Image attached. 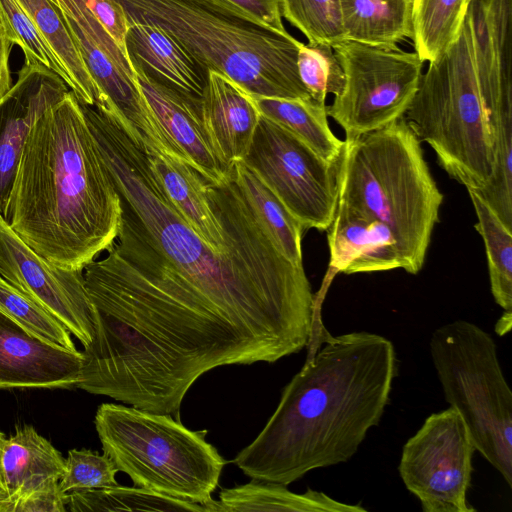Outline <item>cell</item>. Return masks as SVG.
I'll return each instance as SVG.
<instances>
[{"instance_id":"cell-1","label":"cell","mask_w":512,"mask_h":512,"mask_svg":"<svg viewBox=\"0 0 512 512\" xmlns=\"http://www.w3.org/2000/svg\"><path fill=\"white\" fill-rule=\"evenodd\" d=\"M83 111L120 197L113 251L158 283L219 310L276 361L307 347L319 299L303 265L280 251L233 173L213 183L226 241L218 251L174 209L115 115L87 105Z\"/></svg>"},{"instance_id":"cell-2","label":"cell","mask_w":512,"mask_h":512,"mask_svg":"<svg viewBox=\"0 0 512 512\" xmlns=\"http://www.w3.org/2000/svg\"><path fill=\"white\" fill-rule=\"evenodd\" d=\"M309 353L258 436L232 462L251 479L289 485L349 461L390 401L393 343L366 331L334 336L317 315Z\"/></svg>"},{"instance_id":"cell-3","label":"cell","mask_w":512,"mask_h":512,"mask_svg":"<svg viewBox=\"0 0 512 512\" xmlns=\"http://www.w3.org/2000/svg\"><path fill=\"white\" fill-rule=\"evenodd\" d=\"M3 218L61 268L84 270L114 244L120 197L73 91L32 127Z\"/></svg>"},{"instance_id":"cell-4","label":"cell","mask_w":512,"mask_h":512,"mask_svg":"<svg viewBox=\"0 0 512 512\" xmlns=\"http://www.w3.org/2000/svg\"><path fill=\"white\" fill-rule=\"evenodd\" d=\"M130 24H152L209 70L252 96L311 98L297 71L302 42L251 19L224 0H113Z\"/></svg>"},{"instance_id":"cell-5","label":"cell","mask_w":512,"mask_h":512,"mask_svg":"<svg viewBox=\"0 0 512 512\" xmlns=\"http://www.w3.org/2000/svg\"><path fill=\"white\" fill-rule=\"evenodd\" d=\"M344 141L337 207L388 226L400 247L404 270L417 274L444 198L421 142L404 117Z\"/></svg>"},{"instance_id":"cell-6","label":"cell","mask_w":512,"mask_h":512,"mask_svg":"<svg viewBox=\"0 0 512 512\" xmlns=\"http://www.w3.org/2000/svg\"><path fill=\"white\" fill-rule=\"evenodd\" d=\"M404 118L450 178L467 190L486 187L494 153L467 14L456 40L422 73Z\"/></svg>"},{"instance_id":"cell-7","label":"cell","mask_w":512,"mask_h":512,"mask_svg":"<svg viewBox=\"0 0 512 512\" xmlns=\"http://www.w3.org/2000/svg\"><path fill=\"white\" fill-rule=\"evenodd\" d=\"M95 428L103 453L134 486L204 507L212 499L227 461L180 419L136 407L103 403Z\"/></svg>"},{"instance_id":"cell-8","label":"cell","mask_w":512,"mask_h":512,"mask_svg":"<svg viewBox=\"0 0 512 512\" xmlns=\"http://www.w3.org/2000/svg\"><path fill=\"white\" fill-rule=\"evenodd\" d=\"M429 349L446 402L464 420L476 451L511 488L512 392L493 337L455 320L432 332Z\"/></svg>"},{"instance_id":"cell-9","label":"cell","mask_w":512,"mask_h":512,"mask_svg":"<svg viewBox=\"0 0 512 512\" xmlns=\"http://www.w3.org/2000/svg\"><path fill=\"white\" fill-rule=\"evenodd\" d=\"M344 73V85L327 114L346 139L404 117L418 89L423 61L398 47L384 48L343 40L332 46Z\"/></svg>"},{"instance_id":"cell-10","label":"cell","mask_w":512,"mask_h":512,"mask_svg":"<svg viewBox=\"0 0 512 512\" xmlns=\"http://www.w3.org/2000/svg\"><path fill=\"white\" fill-rule=\"evenodd\" d=\"M244 162L304 230H328L338 203L339 161H326L292 132L261 116Z\"/></svg>"},{"instance_id":"cell-11","label":"cell","mask_w":512,"mask_h":512,"mask_svg":"<svg viewBox=\"0 0 512 512\" xmlns=\"http://www.w3.org/2000/svg\"><path fill=\"white\" fill-rule=\"evenodd\" d=\"M475 451L464 420L449 406L429 415L406 441L399 475L424 512H475L467 501Z\"/></svg>"},{"instance_id":"cell-12","label":"cell","mask_w":512,"mask_h":512,"mask_svg":"<svg viewBox=\"0 0 512 512\" xmlns=\"http://www.w3.org/2000/svg\"><path fill=\"white\" fill-rule=\"evenodd\" d=\"M59 2L85 66L102 94L101 107L109 109L116 116L143 152H157L183 159L150 112L126 52L118 46L84 0Z\"/></svg>"},{"instance_id":"cell-13","label":"cell","mask_w":512,"mask_h":512,"mask_svg":"<svg viewBox=\"0 0 512 512\" xmlns=\"http://www.w3.org/2000/svg\"><path fill=\"white\" fill-rule=\"evenodd\" d=\"M0 276L58 320L83 347L93 339L84 270L58 267L30 248L0 215Z\"/></svg>"},{"instance_id":"cell-14","label":"cell","mask_w":512,"mask_h":512,"mask_svg":"<svg viewBox=\"0 0 512 512\" xmlns=\"http://www.w3.org/2000/svg\"><path fill=\"white\" fill-rule=\"evenodd\" d=\"M64 464L62 454L32 426L17 428L3 449L0 512H65L68 493L59 487Z\"/></svg>"},{"instance_id":"cell-15","label":"cell","mask_w":512,"mask_h":512,"mask_svg":"<svg viewBox=\"0 0 512 512\" xmlns=\"http://www.w3.org/2000/svg\"><path fill=\"white\" fill-rule=\"evenodd\" d=\"M64 80L38 61L25 62L18 79L0 98V215L9 194L27 137L42 114L69 91Z\"/></svg>"},{"instance_id":"cell-16","label":"cell","mask_w":512,"mask_h":512,"mask_svg":"<svg viewBox=\"0 0 512 512\" xmlns=\"http://www.w3.org/2000/svg\"><path fill=\"white\" fill-rule=\"evenodd\" d=\"M83 354L48 342L0 312V389L77 388Z\"/></svg>"},{"instance_id":"cell-17","label":"cell","mask_w":512,"mask_h":512,"mask_svg":"<svg viewBox=\"0 0 512 512\" xmlns=\"http://www.w3.org/2000/svg\"><path fill=\"white\" fill-rule=\"evenodd\" d=\"M133 69L150 112L173 148L209 181H226L232 170L225 169L212 149L201 118V104Z\"/></svg>"},{"instance_id":"cell-18","label":"cell","mask_w":512,"mask_h":512,"mask_svg":"<svg viewBox=\"0 0 512 512\" xmlns=\"http://www.w3.org/2000/svg\"><path fill=\"white\" fill-rule=\"evenodd\" d=\"M260 117L252 95L224 74L209 70L201 118L212 149L226 170L247 157Z\"/></svg>"},{"instance_id":"cell-19","label":"cell","mask_w":512,"mask_h":512,"mask_svg":"<svg viewBox=\"0 0 512 512\" xmlns=\"http://www.w3.org/2000/svg\"><path fill=\"white\" fill-rule=\"evenodd\" d=\"M467 16L485 109L512 103V0H472Z\"/></svg>"},{"instance_id":"cell-20","label":"cell","mask_w":512,"mask_h":512,"mask_svg":"<svg viewBox=\"0 0 512 512\" xmlns=\"http://www.w3.org/2000/svg\"><path fill=\"white\" fill-rule=\"evenodd\" d=\"M125 51L133 68L201 104L209 69L163 29L152 24H130Z\"/></svg>"},{"instance_id":"cell-21","label":"cell","mask_w":512,"mask_h":512,"mask_svg":"<svg viewBox=\"0 0 512 512\" xmlns=\"http://www.w3.org/2000/svg\"><path fill=\"white\" fill-rule=\"evenodd\" d=\"M328 274H356L404 269L395 235L384 223L337 207L328 228Z\"/></svg>"},{"instance_id":"cell-22","label":"cell","mask_w":512,"mask_h":512,"mask_svg":"<svg viewBox=\"0 0 512 512\" xmlns=\"http://www.w3.org/2000/svg\"><path fill=\"white\" fill-rule=\"evenodd\" d=\"M145 155L153 176L174 209L209 245L224 251L225 234L216 209L213 182L183 159L157 152Z\"/></svg>"},{"instance_id":"cell-23","label":"cell","mask_w":512,"mask_h":512,"mask_svg":"<svg viewBox=\"0 0 512 512\" xmlns=\"http://www.w3.org/2000/svg\"><path fill=\"white\" fill-rule=\"evenodd\" d=\"M205 512H366L361 505L337 501L324 492L308 488L305 493L290 491L286 485L252 479L232 488H222L219 500L204 505Z\"/></svg>"},{"instance_id":"cell-24","label":"cell","mask_w":512,"mask_h":512,"mask_svg":"<svg viewBox=\"0 0 512 512\" xmlns=\"http://www.w3.org/2000/svg\"><path fill=\"white\" fill-rule=\"evenodd\" d=\"M50 46L78 100L102 106V94L91 77L73 40L59 0H16Z\"/></svg>"},{"instance_id":"cell-25","label":"cell","mask_w":512,"mask_h":512,"mask_svg":"<svg viewBox=\"0 0 512 512\" xmlns=\"http://www.w3.org/2000/svg\"><path fill=\"white\" fill-rule=\"evenodd\" d=\"M344 40L393 48L412 38V0H339Z\"/></svg>"},{"instance_id":"cell-26","label":"cell","mask_w":512,"mask_h":512,"mask_svg":"<svg viewBox=\"0 0 512 512\" xmlns=\"http://www.w3.org/2000/svg\"><path fill=\"white\" fill-rule=\"evenodd\" d=\"M252 98L261 116L292 132L326 161H339L345 141L332 132L326 104L312 98Z\"/></svg>"},{"instance_id":"cell-27","label":"cell","mask_w":512,"mask_h":512,"mask_svg":"<svg viewBox=\"0 0 512 512\" xmlns=\"http://www.w3.org/2000/svg\"><path fill=\"white\" fill-rule=\"evenodd\" d=\"M232 171L235 181L280 251L291 262L303 265L301 241L305 230L302 225L244 161L235 163Z\"/></svg>"},{"instance_id":"cell-28","label":"cell","mask_w":512,"mask_h":512,"mask_svg":"<svg viewBox=\"0 0 512 512\" xmlns=\"http://www.w3.org/2000/svg\"><path fill=\"white\" fill-rule=\"evenodd\" d=\"M471 0H412V41L423 62L439 58L456 40Z\"/></svg>"},{"instance_id":"cell-29","label":"cell","mask_w":512,"mask_h":512,"mask_svg":"<svg viewBox=\"0 0 512 512\" xmlns=\"http://www.w3.org/2000/svg\"><path fill=\"white\" fill-rule=\"evenodd\" d=\"M468 193L477 216L475 228L485 246L491 293L504 311H512V230L476 191Z\"/></svg>"},{"instance_id":"cell-30","label":"cell","mask_w":512,"mask_h":512,"mask_svg":"<svg viewBox=\"0 0 512 512\" xmlns=\"http://www.w3.org/2000/svg\"><path fill=\"white\" fill-rule=\"evenodd\" d=\"M67 510L205 512V508L198 503L176 499L142 487L118 484L68 493Z\"/></svg>"},{"instance_id":"cell-31","label":"cell","mask_w":512,"mask_h":512,"mask_svg":"<svg viewBox=\"0 0 512 512\" xmlns=\"http://www.w3.org/2000/svg\"><path fill=\"white\" fill-rule=\"evenodd\" d=\"M280 11L308 43L331 46L344 40L339 0H279Z\"/></svg>"},{"instance_id":"cell-32","label":"cell","mask_w":512,"mask_h":512,"mask_svg":"<svg viewBox=\"0 0 512 512\" xmlns=\"http://www.w3.org/2000/svg\"><path fill=\"white\" fill-rule=\"evenodd\" d=\"M0 312L42 339L77 351L71 333L58 320L1 276Z\"/></svg>"},{"instance_id":"cell-33","label":"cell","mask_w":512,"mask_h":512,"mask_svg":"<svg viewBox=\"0 0 512 512\" xmlns=\"http://www.w3.org/2000/svg\"><path fill=\"white\" fill-rule=\"evenodd\" d=\"M299 78L309 96L325 104L328 94H339L344 73L333 47L325 43H302L297 54Z\"/></svg>"},{"instance_id":"cell-34","label":"cell","mask_w":512,"mask_h":512,"mask_svg":"<svg viewBox=\"0 0 512 512\" xmlns=\"http://www.w3.org/2000/svg\"><path fill=\"white\" fill-rule=\"evenodd\" d=\"M115 463L106 454L71 449L65 458L59 487L65 493L117 485Z\"/></svg>"},{"instance_id":"cell-35","label":"cell","mask_w":512,"mask_h":512,"mask_svg":"<svg viewBox=\"0 0 512 512\" xmlns=\"http://www.w3.org/2000/svg\"><path fill=\"white\" fill-rule=\"evenodd\" d=\"M0 9L25 62L38 61L59 75L67 85V77L50 46L16 0H0Z\"/></svg>"},{"instance_id":"cell-36","label":"cell","mask_w":512,"mask_h":512,"mask_svg":"<svg viewBox=\"0 0 512 512\" xmlns=\"http://www.w3.org/2000/svg\"><path fill=\"white\" fill-rule=\"evenodd\" d=\"M84 2L118 46L125 51V36L130 23L122 7L113 0H84Z\"/></svg>"},{"instance_id":"cell-37","label":"cell","mask_w":512,"mask_h":512,"mask_svg":"<svg viewBox=\"0 0 512 512\" xmlns=\"http://www.w3.org/2000/svg\"><path fill=\"white\" fill-rule=\"evenodd\" d=\"M258 23L279 32H287L279 0H224Z\"/></svg>"},{"instance_id":"cell-38","label":"cell","mask_w":512,"mask_h":512,"mask_svg":"<svg viewBox=\"0 0 512 512\" xmlns=\"http://www.w3.org/2000/svg\"><path fill=\"white\" fill-rule=\"evenodd\" d=\"M14 44H16L15 38L0 9V98H2L13 85L9 58Z\"/></svg>"},{"instance_id":"cell-39","label":"cell","mask_w":512,"mask_h":512,"mask_svg":"<svg viewBox=\"0 0 512 512\" xmlns=\"http://www.w3.org/2000/svg\"><path fill=\"white\" fill-rule=\"evenodd\" d=\"M512 311H504L503 315L495 325V331L500 335H504L510 331L512 324Z\"/></svg>"},{"instance_id":"cell-40","label":"cell","mask_w":512,"mask_h":512,"mask_svg":"<svg viewBox=\"0 0 512 512\" xmlns=\"http://www.w3.org/2000/svg\"><path fill=\"white\" fill-rule=\"evenodd\" d=\"M7 440V437L3 432L0 431V505L2 500L5 497V490L3 485V479H2V455H3V449L5 442Z\"/></svg>"},{"instance_id":"cell-41","label":"cell","mask_w":512,"mask_h":512,"mask_svg":"<svg viewBox=\"0 0 512 512\" xmlns=\"http://www.w3.org/2000/svg\"><path fill=\"white\" fill-rule=\"evenodd\" d=\"M472 1V0H471Z\"/></svg>"}]
</instances>
